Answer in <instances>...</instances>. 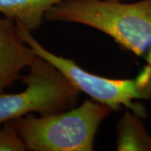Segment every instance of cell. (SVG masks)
I'll use <instances>...</instances> for the list:
<instances>
[{
  "instance_id": "1",
  "label": "cell",
  "mask_w": 151,
  "mask_h": 151,
  "mask_svg": "<svg viewBox=\"0 0 151 151\" xmlns=\"http://www.w3.org/2000/svg\"><path fill=\"white\" fill-rule=\"evenodd\" d=\"M45 19L97 29L151 65V0H65L53 6Z\"/></svg>"
},
{
  "instance_id": "2",
  "label": "cell",
  "mask_w": 151,
  "mask_h": 151,
  "mask_svg": "<svg viewBox=\"0 0 151 151\" xmlns=\"http://www.w3.org/2000/svg\"><path fill=\"white\" fill-rule=\"evenodd\" d=\"M113 110L89 99L63 112L9 120L29 151H92L98 129Z\"/></svg>"
},
{
  "instance_id": "3",
  "label": "cell",
  "mask_w": 151,
  "mask_h": 151,
  "mask_svg": "<svg viewBox=\"0 0 151 151\" xmlns=\"http://www.w3.org/2000/svg\"><path fill=\"white\" fill-rule=\"evenodd\" d=\"M16 24L19 36L35 53L56 67L80 92L113 111L124 107L144 119L147 118V111L139 101L151 99V65L146 64L138 75L130 79L101 76L84 70L71 59L50 51L33 36L31 31L21 24Z\"/></svg>"
},
{
  "instance_id": "4",
  "label": "cell",
  "mask_w": 151,
  "mask_h": 151,
  "mask_svg": "<svg viewBox=\"0 0 151 151\" xmlns=\"http://www.w3.org/2000/svg\"><path fill=\"white\" fill-rule=\"evenodd\" d=\"M21 81L23 92L0 93V126L12 119L39 113L47 115L73 108L81 92L56 67L36 55Z\"/></svg>"
},
{
  "instance_id": "5",
  "label": "cell",
  "mask_w": 151,
  "mask_h": 151,
  "mask_svg": "<svg viewBox=\"0 0 151 151\" xmlns=\"http://www.w3.org/2000/svg\"><path fill=\"white\" fill-rule=\"evenodd\" d=\"M35 57L33 49L19 36L16 22L0 14V93L21 81L22 70L29 68Z\"/></svg>"
},
{
  "instance_id": "6",
  "label": "cell",
  "mask_w": 151,
  "mask_h": 151,
  "mask_svg": "<svg viewBox=\"0 0 151 151\" xmlns=\"http://www.w3.org/2000/svg\"><path fill=\"white\" fill-rule=\"evenodd\" d=\"M115 147L118 151H151V134L144 118L125 109L116 126Z\"/></svg>"
},
{
  "instance_id": "7",
  "label": "cell",
  "mask_w": 151,
  "mask_h": 151,
  "mask_svg": "<svg viewBox=\"0 0 151 151\" xmlns=\"http://www.w3.org/2000/svg\"><path fill=\"white\" fill-rule=\"evenodd\" d=\"M63 1L65 0H0V14L32 32L45 19L46 13Z\"/></svg>"
},
{
  "instance_id": "8",
  "label": "cell",
  "mask_w": 151,
  "mask_h": 151,
  "mask_svg": "<svg viewBox=\"0 0 151 151\" xmlns=\"http://www.w3.org/2000/svg\"><path fill=\"white\" fill-rule=\"evenodd\" d=\"M27 147L10 121L0 126V151H26Z\"/></svg>"
},
{
  "instance_id": "9",
  "label": "cell",
  "mask_w": 151,
  "mask_h": 151,
  "mask_svg": "<svg viewBox=\"0 0 151 151\" xmlns=\"http://www.w3.org/2000/svg\"><path fill=\"white\" fill-rule=\"evenodd\" d=\"M106 1H113V2H127L129 0H106Z\"/></svg>"
}]
</instances>
